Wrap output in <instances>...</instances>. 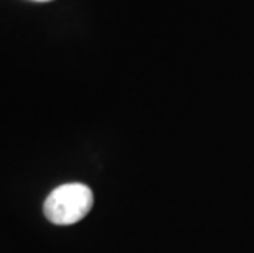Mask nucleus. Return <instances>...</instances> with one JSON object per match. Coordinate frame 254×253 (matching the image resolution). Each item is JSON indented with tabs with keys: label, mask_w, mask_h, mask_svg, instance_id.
<instances>
[{
	"label": "nucleus",
	"mask_w": 254,
	"mask_h": 253,
	"mask_svg": "<svg viewBox=\"0 0 254 253\" xmlns=\"http://www.w3.org/2000/svg\"><path fill=\"white\" fill-rule=\"evenodd\" d=\"M94 206V192L80 182L63 184L50 192L43 204L46 219L55 225H72L82 220Z\"/></svg>",
	"instance_id": "f257e3e1"
},
{
	"label": "nucleus",
	"mask_w": 254,
	"mask_h": 253,
	"mask_svg": "<svg viewBox=\"0 0 254 253\" xmlns=\"http://www.w3.org/2000/svg\"><path fill=\"white\" fill-rule=\"evenodd\" d=\"M33 2H51V0H33Z\"/></svg>",
	"instance_id": "f03ea898"
}]
</instances>
